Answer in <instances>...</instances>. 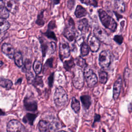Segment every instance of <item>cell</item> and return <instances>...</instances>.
<instances>
[{"label": "cell", "mask_w": 132, "mask_h": 132, "mask_svg": "<svg viewBox=\"0 0 132 132\" xmlns=\"http://www.w3.org/2000/svg\"><path fill=\"white\" fill-rule=\"evenodd\" d=\"M100 19L103 25L112 31H116L117 24L114 20L104 10L100 9L98 10Z\"/></svg>", "instance_id": "6da1fadb"}, {"label": "cell", "mask_w": 132, "mask_h": 132, "mask_svg": "<svg viewBox=\"0 0 132 132\" xmlns=\"http://www.w3.org/2000/svg\"><path fill=\"white\" fill-rule=\"evenodd\" d=\"M68 100V95L63 88L59 86L55 89L54 94V101L58 107H62L66 104Z\"/></svg>", "instance_id": "7a4b0ae2"}, {"label": "cell", "mask_w": 132, "mask_h": 132, "mask_svg": "<svg viewBox=\"0 0 132 132\" xmlns=\"http://www.w3.org/2000/svg\"><path fill=\"white\" fill-rule=\"evenodd\" d=\"M63 34L64 36L70 41H72L76 37V31L75 27V23L71 18H69L67 21Z\"/></svg>", "instance_id": "3957f363"}, {"label": "cell", "mask_w": 132, "mask_h": 132, "mask_svg": "<svg viewBox=\"0 0 132 132\" xmlns=\"http://www.w3.org/2000/svg\"><path fill=\"white\" fill-rule=\"evenodd\" d=\"M73 76L72 77V82L75 87L77 89H81L84 85V72L81 69L76 68L74 69Z\"/></svg>", "instance_id": "277c9868"}, {"label": "cell", "mask_w": 132, "mask_h": 132, "mask_svg": "<svg viewBox=\"0 0 132 132\" xmlns=\"http://www.w3.org/2000/svg\"><path fill=\"white\" fill-rule=\"evenodd\" d=\"M39 39L41 45L43 58H44L47 53L53 54L55 52L56 48V44L54 42H48L42 37H40Z\"/></svg>", "instance_id": "5b68a950"}, {"label": "cell", "mask_w": 132, "mask_h": 132, "mask_svg": "<svg viewBox=\"0 0 132 132\" xmlns=\"http://www.w3.org/2000/svg\"><path fill=\"white\" fill-rule=\"evenodd\" d=\"M84 75L88 87H93L97 84L98 81L97 76L88 66L86 65L84 68Z\"/></svg>", "instance_id": "8992f818"}, {"label": "cell", "mask_w": 132, "mask_h": 132, "mask_svg": "<svg viewBox=\"0 0 132 132\" xmlns=\"http://www.w3.org/2000/svg\"><path fill=\"white\" fill-rule=\"evenodd\" d=\"M94 36L100 41L106 44H110L111 40L107 32L101 27H95L93 30Z\"/></svg>", "instance_id": "52a82bcc"}, {"label": "cell", "mask_w": 132, "mask_h": 132, "mask_svg": "<svg viewBox=\"0 0 132 132\" xmlns=\"http://www.w3.org/2000/svg\"><path fill=\"white\" fill-rule=\"evenodd\" d=\"M7 130V132H26L24 126L16 120H12L8 122Z\"/></svg>", "instance_id": "ba28073f"}, {"label": "cell", "mask_w": 132, "mask_h": 132, "mask_svg": "<svg viewBox=\"0 0 132 132\" xmlns=\"http://www.w3.org/2000/svg\"><path fill=\"white\" fill-rule=\"evenodd\" d=\"M99 64L102 68L109 67L111 62V56L109 52L107 51H102L99 55Z\"/></svg>", "instance_id": "9c48e42d"}, {"label": "cell", "mask_w": 132, "mask_h": 132, "mask_svg": "<svg viewBox=\"0 0 132 132\" xmlns=\"http://www.w3.org/2000/svg\"><path fill=\"white\" fill-rule=\"evenodd\" d=\"M70 55V48L69 44L65 41L62 40L59 44V56L61 60L68 58Z\"/></svg>", "instance_id": "30bf717a"}, {"label": "cell", "mask_w": 132, "mask_h": 132, "mask_svg": "<svg viewBox=\"0 0 132 132\" xmlns=\"http://www.w3.org/2000/svg\"><path fill=\"white\" fill-rule=\"evenodd\" d=\"M24 106L25 109L30 111H35L37 109V102L31 97L26 96L23 101Z\"/></svg>", "instance_id": "8fae6325"}, {"label": "cell", "mask_w": 132, "mask_h": 132, "mask_svg": "<svg viewBox=\"0 0 132 132\" xmlns=\"http://www.w3.org/2000/svg\"><path fill=\"white\" fill-rule=\"evenodd\" d=\"M88 43L92 52H96L100 47L99 40L93 35H90L88 38Z\"/></svg>", "instance_id": "7c38bea8"}, {"label": "cell", "mask_w": 132, "mask_h": 132, "mask_svg": "<svg viewBox=\"0 0 132 132\" xmlns=\"http://www.w3.org/2000/svg\"><path fill=\"white\" fill-rule=\"evenodd\" d=\"M38 127L40 132H54L55 129L52 124L45 120H41Z\"/></svg>", "instance_id": "4fadbf2b"}, {"label": "cell", "mask_w": 132, "mask_h": 132, "mask_svg": "<svg viewBox=\"0 0 132 132\" xmlns=\"http://www.w3.org/2000/svg\"><path fill=\"white\" fill-rule=\"evenodd\" d=\"M2 51L10 59H12L14 57L15 54L14 49L10 44L4 43L2 46Z\"/></svg>", "instance_id": "5bb4252c"}, {"label": "cell", "mask_w": 132, "mask_h": 132, "mask_svg": "<svg viewBox=\"0 0 132 132\" xmlns=\"http://www.w3.org/2000/svg\"><path fill=\"white\" fill-rule=\"evenodd\" d=\"M122 87V78L119 77L115 81L113 88V97L114 100H117L119 96L121 88Z\"/></svg>", "instance_id": "9a60e30c"}, {"label": "cell", "mask_w": 132, "mask_h": 132, "mask_svg": "<svg viewBox=\"0 0 132 132\" xmlns=\"http://www.w3.org/2000/svg\"><path fill=\"white\" fill-rule=\"evenodd\" d=\"M5 7L12 13H15L18 10V4L14 1H7L5 2Z\"/></svg>", "instance_id": "2e32d148"}, {"label": "cell", "mask_w": 132, "mask_h": 132, "mask_svg": "<svg viewBox=\"0 0 132 132\" xmlns=\"http://www.w3.org/2000/svg\"><path fill=\"white\" fill-rule=\"evenodd\" d=\"M90 28V26L88 21L86 19H82L79 20L78 22V29L81 32L82 34L87 32Z\"/></svg>", "instance_id": "e0dca14e"}, {"label": "cell", "mask_w": 132, "mask_h": 132, "mask_svg": "<svg viewBox=\"0 0 132 132\" xmlns=\"http://www.w3.org/2000/svg\"><path fill=\"white\" fill-rule=\"evenodd\" d=\"M80 101L84 109H88L91 104V97L87 95H81L80 96Z\"/></svg>", "instance_id": "ac0fdd59"}, {"label": "cell", "mask_w": 132, "mask_h": 132, "mask_svg": "<svg viewBox=\"0 0 132 132\" xmlns=\"http://www.w3.org/2000/svg\"><path fill=\"white\" fill-rule=\"evenodd\" d=\"M12 82L11 80L4 78L3 77H0V86L5 88L7 89H10L12 86Z\"/></svg>", "instance_id": "d6986e66"}, {"label": "cell", "mask_w": 132, "mask_h": 132, "mask_svg": "<svg viewBox=\"0 0 132 132\" xmlns=\"http://www.w3.org/2000/svg\"><path fill=\"white\" fill-rule=\"evenodd\" d=\"M10 26L9 23L6 19L0 18V34L7 30Z\"/></svg>", "instance_id": "ffe728a7"}, {"label": "cell", "mask_w": 132, "mask_h": 132, "mask_svg": "<svg viewBox=\"0 0 132 132\" xmlns=\"http://www.w3.org/2000/svg\"><path fill=\"white\" fill-rule=\"evenodd\" d=\"M86 14L87 11L83 7L80 5H78L76 7L75 11V15L77 18H80L82 16H85Z\"/></svg>", "instance_id": "44dd1931"}, {"label": "cell", "mask_w": 132, "mask_h": 132, "mask_svg": "<svg viewBox=\"0 0 132 132\" xmlns=\"http://www.w3.org/2000/svg\"><path fill=\"white\" fill-rule=\"evenodd\" d=\"M14 60L15 64L18 67H22V66L23 64V57L22 55V54L20 52H17L15 53L14 56Z\"/></svg>", "instance_id": "7402d4cb"}, {"label": "cell", "mask_w": 132, "mask_h": 132, "mask_svg": "<svg viewBox=\"0 0 132 132\" xmlns=\"http://www.w3.org/2000/svg\"><path fill=\"white\" fill-rule=\"evenodd\" d=\"M37 117V114L28 113L23 118V121L25 123H28L30 125H32L33 122Z\"/></svg>", "instance_id": "603a6c76"}, {"label": "cell", "mask_w": 132, "mask_h": 132, "mask_svg": "<svg viewBox=\"0 0 132 132\" xmlns=\"http://www.w3.org/2000/svg\"><path fill=\"white\" fill-rule=\"evenodd\" d=\"M71 107L76 113H78L80 110L79 102L75 97H73L72 98Z\"/></svg>", "instance_id": "cb8c5ba5"}, {"label": "cell", "mask_w": 132, "mask_h": 132, "mask_svg": "<svg viewBox=\"0 0 132 132\" xmlns=\"http://www.w3.org/2000/svg\"><path fill=\"white\" fill-rule=\"evenodd\" d=\"M42 65L41 62L38 60H35L33 64V69L37 75H38L41 73L42 70Z\"/></svg>", "instance_id": "d4e9b609"}, {"label": "cell", "mask_w": 132, "mask_h": 132, "mask_svg": "<svg viewBox=\"0 0 132 132\" xmlns=\"http://www.w3.org/2000/svg\"><path fill=\"white\" fill-rule=\"evenodd\" d=\"M115 7L116 9L120 12H124L125 10V3L122 1H116L115 2Z\"/></svg>", "instance_id": "484cf974"}, {"label": "cell", "mask_w": 132, "mask_h": 132, "mask_svg": "<svg viewBox=\"0 0 132 132\" xmlns=\"http://www.w3.org/2000/svg\"><path fill=\"white\" fill-rule=\"evenodd\" d=\"M74 65H75V63L73 58H71L70 60L65 61L63 63L64 68L68 71H70L71 69L74 67Z\"/></svg>", "instance_id": "4316f807"}, {"label": "cell", "mask_w": 132, "mask_h": 132, "mask_svg": "<svg viewBox=\"0 0 132 132\" xmlns=\"http://www.w3.org/2000/svg\"><path fill=\"white\" fill-rule=\"evenodd\" d=\"M32 84L36 87H43L44 86L43 81L41 76L37 75L35 76V79L33 81Z\"/></svg>", "instance_id": "83f0119b"}, {"label": "cell", "mask_w": 132, "mask_h": 132, "mask_svg": "<svg viewBox=\"0 0 132 132\" xmlns=\"http://www.w3.org/2000/svg\"><path fill=\"white\" fill-rule=\"evenodd\" d=\"M98 77L99 80L102 84H105L107 81V73L102 70L98 71Z\"/></svg>", "instance_id": "f1b7e54d"}, {"label": "cell", "mask_w": 132, "mask_h": 132, "mask_svg": "<svg viewBox=\"0 0 132 132\" xmlns=\"http://www.w3.org/2000/svg\"><path fill=\"white\" fill-rule=\"evenodd\" d=\"M89 52V50L88 45L85 43L83 42V43L81 45V47H80V53L81 54L82 56H87Z\"/></svg>", "instance_id": "f546056e"}, {"label": "cell", "mask_w": 132, "mask_h": 132, "mask_svg": "<svg viewBox=\"0 0 132 132\" xmlns=\"http://www.w3.org/2000/svg\"><path fill=\"white\" fill-rule=\"evenodd\" d=\"M36 24L39 26H42L44 24V11H42L40 13H39L37 17V19L36 21Z\"/></svg>", "instance_id": "4dcf8cb0"}, {"label": "cell", "mask_w": 132, "mask_h": 132, "mask_svg": "<svg viewBox=\"0 0 132 132\" xmlns=\"http://www.w3.org/2000/svg\"><path fill=\"white\" fill-rule=\"evenodd\" d=\"M44 35L48 38H50V39H52L55 41H57L56 36L54 32L51 29H48V30H47V31L44 33Z\"/></svg>", "instance_id": "1f68e13d"}, {"label": "cell", "mask_w": 132, "mask_h": 132, "mask_svg": "<svg viewBox=\"0 0 132 132\" xmlns=\"http://www.w3.org/2000/svg\"><path fill=\"white\" fill-rule=\"evenodd\" d=\"M75 62L76 64L80 67H85L86 66V63L85 60L81 57H78L75 59Z\"/></svg>", "instance_id": "d6a6232c"}, {"label": "cell", "mask_w": 132, "mask_h": 132, "mask_svg": "<svg viewBox=\"0 0 132 132\" xmlns=\"http://www.w3.org/2000/svg\"><path fill=\"white\" fill-rule=\"evenodd\" d=\"M26 78L28 84H32L35 78L33 73H32L31 71H30V70L26 72Z\"/></svg>", "instance_id": "836d02e7"}, {"label": "cell", "mask_w": 132, "mask_h": 132, "mask_svg": "<svg viewBox=\"0 0 132 132\" xmlns=\"http://www.w3.org/2000/svg\"><path fill=\"white\" fill-rule=\"evenodd\" d=\"M31 61L29 59H26L24 63V66L23 69H22V71L26 72L30 70L31 69Z\"/></svg>", "instance_id": "e575fe53"}, {"label": "cell", "mask_w": 132, "mask_h": 132, "mask_svg": "<svg viewBox=\"0 0 132 132\" xmlns=\"http://www.w3.org/2000/svg\"><path fill=\"white\" fill-rule=\"evenodd\" d=\"M82 3H84L86 5L93 6L94 7H96L97 6V2L95 0H84L80 1Z\"/></svg>", "instance_id": "d590c367"}, {"label": "cell", "mask_w": 132, "mask_h": 132, "mask_svg": "<svg viewBox=\"0 0 132 132\" xmlns=\"http://www.w3.org/2000/svg\"><path fill=\"white\" fill-rule=\"evenodd\" d=\"M9 12L6 9L5 7L4 9L0 12V18L2 19H6L9 17Z\"/></svg>", "instance_id": "8d00e7d4"}, {"label": "cell", "mask_w": 132, "mask_h": 132, "mask_svg": "<svg viewBox=\"0 0 132 132\" xmlns=\"http://www.w3.org/2000/svg\"><path fill=\"white\" fill-rule=\"evenodd\" d=\"M113 40L119 44H121L123 43V37L121 35H116L114 37Z\"/></svg>", "instance_id": "74e56055"}, {"label": "cell", "mask_w": 132, "mask_h": 132, "mask_svg": "<svg viewBox=\"0 0 132 132\" xmlns=\"http://www.w3.org/2000/svg\"><path fill=\"white\" fill-rule=\"evenodd\" d=\"M53 58H49L46 62L45 65H44V69H45V68H52L53 67Z\"/></svg>", "instance_id": "f35d334b"}, {"label": "cell", "mask_w": 132, "mask_h": 132, "mask_svg": "<svg viewBox=\"0 0 132 132\" xmlns=\"http://www.w3.org/2000/svg\"><path fill=\"white\" fill-rule=\"evenodd\" d=\"M54 80V73L51 74L48 78V84L50 87H52Z\"/></svg>", "instance_id": "ab89813d"}, {"label": "cell", "mask_w": 132, "mask_h": 132, "mask_svg": "<svg viewBox=\"0 0 132 132\" xmlns=\"http://www.w3.org/2000/svg\"><path fill=\"white\" fill-rule=\"evenodd\" d=\"M100 120H101V116L100 114H98L95 113V116H94V121H93V124H92V127H94V124L96 122H99L100 121Z\"/></svg>", "instance_id": "60d3db41"}, {"label": "cell", "mask_w": 132, "mask_h": 132, "mask_svg": "<svg viewBox=\"0 0 132 132\" xmlns=\"http://www.w3.org/2000/svg\"><path fill=\"white\" fill-rule=\"evenodd\" d=\"M55 27H56V24H55V21H51L48 25V29H50L51 30L54 28Z\"/></svg>", "instance_id": "b9f144b4"}, {"label": "cell", "mask_w": 132, "mask_h": 132, "mask_svg": "<svg viewBox=\"0 0 132 132\" xmlns=\"http://www.w3.org/2000/svg\"><path fill=\"white\" fill-rule=\"evenodd\" d=\"M74 5V1H69L68 2V7L70 9H72Z\"/></svg>", "instance_id": "7bdbcfd3"}, {"label": "cell", "mask_w": 132, "mask_h": 132, "mask_svg": "<svg viewBox=\"0 0 132 132\" xmlns=\"http://www.w3.org/2000/svg\"><path fill=\"white\" fill-rule=\"evenodd\" d=\"M5 8V2L3 1H0V12Z\"/></svg>", "instance_id": "ee69618b"}, {"label": "cell", "mask_w": 132, "mask_h": 132, "mask_svg": "<svg viewBox=\"0 0 132 132\" xmlns=\"http://www.w3.org/2000/svg\"><path fill=\"white\" fill-rule=\"evenodd\" d=\"M128 111L129 112H131L132 111V102H131L129 105H128Z\"/></svg>", "instance_id": "f6af8a7d"}, {"label": "cell", "mask_w": 132, "mask_h": 132, "mask_svg": "<svg viewBox=\"0 0 132 132\" xmlns=\"http://www.w3.org/2000/svg\"><path fill=\"white\" fill-rule=\"evenodd\" d=\"M22 79L21 78H19L18 79V80L16 81V84H20L21 83V82H22Z\"/></svg>", "instance_id": "bcb514c9"}, {"label": "cell", "mask_w": 132, "mask_h": 132, "mask_svg": "<svg viewBox=\"0 0 132 132\" xmlns=\"http://www.w3.org/2000/svg\"><path fill=\"white\" fill-rule=\"evenodd\" d=\"M4 114H5V113L1 109H0V116L4 115Z\"/></svg>", "instance_id": "7dc6e473"}, {"label": "cell", "mask_w": 132, "mask_h": 132, "mask_svg": "<svg viewBox=\"0 0 132 132\" xmlns=\"http://www.w3.org/2000/svg\"><path fill=\"white\" fill-rule=\"evenodd\" d=\"M3 62L2 61H0V68L3 65Z\"/></svg>", "instance_id": "c3c4849f"}, {"label": "cell", "mask_w": 132, "mask_h": 132, "mask_svg": "<svg viewBox=\"0 0 132 132\" xmlns=\"http://www.w3.org/2000/svg\"><path fill=\"white\" fill-rule=\"evenodd\" d=\"M102 132H106L105 129H102Z\"/></svg>", "instance_id": "681fc988"}, {"label": "cell", "mask_w": 132, "mask_h": 132, "mask_svg": "<svg viewBox=\"0 0 132 132\" xmlns=\"http://www.w3.org/2000/svg\"><path fill=\"white\" fill-rule=\"evenodd\" d=\"M58 132H67V131H63V130H61V131H58Z\"/></svg>", "instance_id": "f907efd6"}, {"label": "cell", "mask_w": 132, "mask_h": 132, "mask_svg": "<svg viewBox=\"0 0 132 132\" xmlns=\"http://www.w3.org/2000/svg\"><path fill=\"white\" fill-rule=\"evenodd\" d=\"M121 132H124V131H121Z\"/></svg>", "instance_id": "816d5d0a"}]
</instances>
